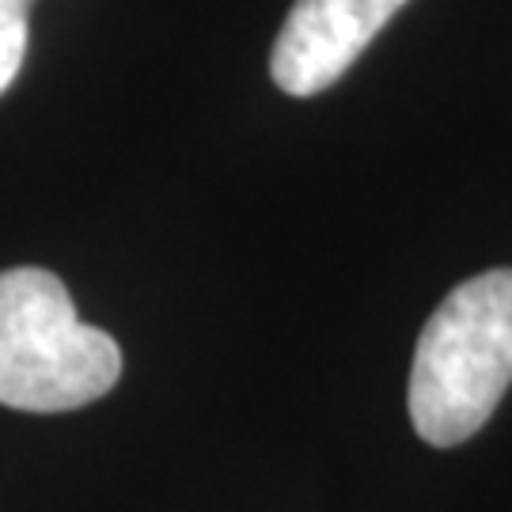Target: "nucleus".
Instances as JSON below:
<instances>
[{"label":"nucleus","mask_w":512,"mask_h":512,"mask_svg":"<svg viewBox=\"0 0 512 512\" xmlns=\"http://www.w3.org/2000/svg\"><path fill=\"white\" fill-rule=\"evenodd\" d=\"M406 0H293L270 54V76L285 95L327 92L395 19Z\"/></svg>","instance_id":"obj_3"},{"label":"nucleus","mask_w":512,"mask_h":512,"mask_svg":"<svg viewBox=\"0 0 512 512\" xmlns=\"http://www.w3.org/2000/svg\"><path fill=\"white\" fill-rule=\"evenodd\" d=\"M27 12L31 0H0V95L12 88L27 57Z\"/></svg>","instance_id":"obj_4"},{"label":"nucleus","mask_w":512,"mask_h":512,"mask_svg":"<svg viewBox=\"0 0 512 512\" xmlns=\"http://www.w3.org/2000/svg\"><path fill=\"white\" fill-rule=\"evenodd\" d=\"M512 384V270L456 285L421 327L410 421L433 448H456L490 421Z\"/></svg>","instance_id":"obj_1"},{"label":"nucleus","mask_w":512,"mask_h":512,"mask_svg":"<svg viewBox=\"0 0 512 512\" xmlns=\"http://www.w3.org/2000/svg\"><path fill=\"white\" fill-rule=\"evenodd\" d=\"M118 376V342L76 315L61 277L42 266L0 274V406L65 414L103 399Z\"/></svg>","instance_id":"obj_2"}]
</instances>
